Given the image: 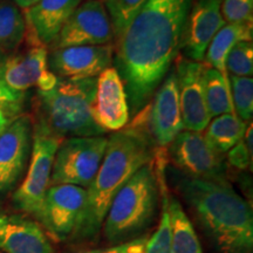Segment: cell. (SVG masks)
I'll return each mask as SVG.
<instances>
[{
    "instance_id": "obj_1",
    "label": "cell",
    "mask_w": 253,
    "mask_h": 253,
    "mask_svg": "<svg viewBox=\"0 0 253 253\" xmlns=\"http://www.w3.org/2000/svg\"><path fill=\"white\" fill-rule=\"evenodd\" d=\"M194 0H148L114 45L113 67L125 86L131 119L150 102L181 54Z\"/></svg>"
},
{
    "instance_id": "obj_2",
    "label": "cell",
    "mask_w": 253,
    "mask_h": 253,
    "mask_svg": "<svg viewBox=\"0 0 253 253\" xmlns=\"http://www.w3.org/2000/svg\"><path fill=\"white\" fill-rule=\"evenodd\" d=\"M155 147L148 130V107L132 118L130 125L108 137L102 163L86 189V202L79 217L73 240L96 238L113 199L131 176L154 160Z\"/></svg>"
},
{
    "instance_id": "obj_3",
    "label": "cell",
    "mask_w": 253,
    "mask_h": 253,
    "mask_svg": "<svg viewBox=\"0 0 253 253\" xmlns=\"http://www.w3.org/2000/svg\"><path fill=\"white\" fill-rule=\"evenodd\" d=\"M172 185L217 253H253L252 208L230 182L192 178L173 168Z\"/></svg>"
},
{
    "instance_id": "obj_4",
    "label": "cell",
    "mask_w": 253,
    "mask_h": 253,
    "mask_svg": "<svg viewBox=\"0 0 253 253\" xmlns=\"http://www.w3.org/2000/svg\"><path fill=\"white\" fill-rule=\"evenodd\" d=\"M96 78L59 79L52 89L37 91L33 123L60 138L89 137L107 134L95 122L93 106Z\"/></svg>"
},
{
    "instance_id": "obj_5",
    "label": "cell",
    "mask_w": 253,
    "mask_h": 253,
    "mask_svg": "<svg viewBox=\"0 0 253 253\" xmlns=\"http://www.w3.org/2000/svg\"><path fill=\"white\" fill-rule=\"evenodd\" d=\"M161 208L160 184L154 160L138 169L113 199L102 230L110 245L147 235Z\"/></svg>"
},
{
    "instance_id": "obj_6",
    "label": "cell",
    "mask_w": 253,
    "mask_h": 253,
    "mask_svg": "<svg viewBox=\"0 0 253 253\" xmlns=\"http://www.w3.org/2000/svg\"><path fill=\"white\" fill-rule=\"evenodd\" d=\"M108 137L63 138L55 153L50 185L69 184L87 189L102 163Z\"/></svg>"
},
{
    "instance_id": "obj_7",
    "label": "cell",
    "mask_w": 253,
    "mask_h": 253,
    "mask_svg": "<svg viewBox=\"0 0 253 253\" xmlns=\"http://www.w3.org/2000/svg\"><path fill=\"white\" fill-rule=\"evenodd\" d=\"M62 138L33 123L31 161L24 181L15 190L12 202L15 209L37 217L50 186L53 162Z\"/></svg>"
},
{
    "instance_id": "obj_8",
    "label": "cell",
    "mask_w": 253,
    "mask_h": 253,
    "mask_svg": "<svg viewBox=\"0 0 253 253\" xmlns=\"http://www.w3.org/2000/svg\"><path fill=\"white\" fill-rule=\"evenodd\" d=\"M167 157L183 175L214 182H230L224 155L211 147L203 132L183 130L167 148Z\"/></svg>"
},
{
    "instance_id": "obj_9",
    "label": "cell",
    "mask_w": 253,
    "mask_h": 253,
    "mask_svg": "<svg viewBox=\"0 0 253 253\" xmlns=\"http://www.w3.org/2000/svg\"><path fill=\"white\" fill-rule=\"evenodd\" d=\"M112 43L114 45L112 24L103 0H86L73 12L49 48Z\"/></svg>"
},
{
    "instance_id": "obj_10",
    "label": "cell",
    "mask_w": 253,
    "mask_h": 253,
    "mask_svg": "<svg viewBox=\"0 0 253 253\" xmlns=\"http://www.w3.org/2000/svg\"><path fill=\"white\" fill-rule=\"evenodd\" d=\"M86 202V189L77 185H50L37 218L58 242L72 238Z\"/></svg>"
},
{
    "instance_id": "obj_11",
    "label": "cell",
    "mask_w": 253,
    "mask_h": 253,
    "mask_svg": "<svg viewBox=\"0 0 253 253\" xmlns=\"http://www.w3.org/2000/svg\"><path fill=\"white\" fill-rule=\"evenodd\" d=\"M173 71L184 130L202 132L211 121L205 100V63L192 61L179 54L175 60Z\"/></svg>"
},
{
    "instance_id": "obj_12",
    "label": "cell",
    "mask_w": 253,
    "mask_h": 253,
    "mask_svg": "<svg viewBox=\"0 0 253 253\" xmlns=\"http://www.w3.org/2000/svg\"><path fill=\"white\" fill-rule=\"evenodd\" d=\"M114 45L75 46L48 50L47 68L65 80L97 78L113 66Z\"/></svg>"
},
{
    "instance_id": "obj_13",
    "label": "cell",
    "mask_w": 253,
    "mask_h": 253,
    "mask_svg": "<svg viewBox=\"0 0 253 253\" xmlns=\"http://www.w3.org/2000/svg\"><path fill=\"white\" fill-rule=\"evenodd\" d=\"M148 107V130L155 147L167 149L184 130L175 71L171 69L155 91Z\"/></svg>"
},
{
    "instance_id": "obj_14",
    "label": "cell",
    "mask_w": 253,
    "mask_h": 253,
    "mask_svg": "<svg viewBox=\"0 0 253 253\" xmlns=\"http://www.w3.org/2000/svg\"><path fill=\"white\" fill-rule=\"evenodd\" d=\"M33 143V120L25 113L0 135V196L8 194L23 176Z\"/></svg>"
},
{
    "instance_id": "obj_15",
    "label": "cell",
    "mask_w": 253,
    "mask_h": 253,
    "mask_svg": "<svg viewBox=\"0 0 253 253\" xmlns=\"http://www.w3.org/2000/svg\"><path fill=\"white\" fill-rule=\"evenodd\" d=\"M220 6L221 0H194L186 19L181 49L186 59L203 62L213 37L225 25Z\"/></svg>"
},
{
    "instance_id": "obj_16",
    "label": "cell",
    "mask_w": 253,
    "mask_h": 253,
    "mask_svg": "<svg viewBox=\"0 0 253 253\" xmlns=\"http://www.w3.org/2000/svg\"><path fill=\"white\" fill-rule=\"evenodd\" d=\"M93 116L106 132L121 130L130 121L125 86L113 66L96 78Z\"/></svg>"
},
{
    "instance_id": "obj_17",
    "label": "cell",
    "mask_w": 253,
    "mask_h": 253,
    "mask_svg": "<svg viewBox=\"0 0 253 253\" xmlns=\"http://www.w3.org/2000/svg\"><path fill=\"white\" fill-rule=\"evenodd\" d=\"M81 2L82 0H40L32 7L24 9L26 37L33 42L32 46L48 48Z\"/></svg>"
},
{
    "instance_id": "obj_18",
    "label": "cell",
    "mask_w": 253,
    "mask_h": 253,
    "mask_svg": "<svg viewBox=\"0 0 253 253\" xmlns=\"http://www.w3.org/2000/svg\"><path fill=\"white\" fill-rule=\"evenodd\" d=\"M0 251L4 253H55L37 221L0 211Z\"/></svg>"
},
{
    "instance_id": "obj_19",
    "label": "cell",
    "mask_w": 253,
    "mask_h": 253,
    "mask_svg": "<svg viewBox=\"0 0 253 253\" xmlns=\"http://www.w3.org/2000/svg\"><path fill=\"white\" fill-rule=\"evenodd\" d=\"M48 48L32 46L19 54L7 56L0 63V81L11 90L26 93L37 87L47 68Z\"/></svg>"
},
{
    "instance_id": "obj_20",
    "label": "cell",
    "mask_w": 253,
    "mask_h": 253,
    "mask_svg": "<svg viewBox=\"0 0 253 253\" xmlns=\"http://www.w3.org/2000/svg\"><path fill=\"white\" fill-rule=\"evenodd\" d=\"M167 150L156 149L155 151L154 163L156 169L158 184H160L161 194V208H160V221L153 236L147 240L144 253H172L171 245V230H170L169 217V189L167 184Z\"/></svg>"
},
{
    "instance_id": "obj_21",
    "label": "cell",
    "mask_w": 253,
    "mask_h": 253,
    "mask_svg": "<svg viewBox=\"0 0 253 253\" xmlns=\"http://www.w3.org/2000/svg\"><path fill=\"white\" fill-rule=\"evenodd\" d=\"M252 24H225L209 45L203 62L208 67L216 69L225 78H229L225 62L230 50L236 43L240 41H252Z\"/></svg>"
},
{
    "instance_id": "obj_22",
    "label": "cell",
    "mask_w": 253,
    "mask_h": 253,
    "mask_svg": "<svg viewBox=\"0 0 253 253\" xmlns=\"http://www.w3.org/2000/svg\"><path fill=\"white\" fill-rule=\"evenodd\" d=\"M172 253H203L194 224L176 196H169Z\"/></svg>"
},
{
    "instance_id": "obj_23",
    "label": "cell",
    "mask_w": 253,
    "mask_h": 253,
    "mask_svg": "<svg viewBox=\"0 0 253 253\" xmlns=\"http://www.w3.org/2000/svg\"><path fill=\"white\" fill-rule=\"evenodd\" d=\"M249 123L240 120L235 113H227L211 119L202 132L214 150L225 155L242 140Z\"/></svg>"
},
{
    "instance_id": "obj_24",
    "label": "cell",
    "mask_w": 253,
    "mask_h": 253,
    "mask_svg": "<svg viewBox=\"0 0 253 253\" xmlns=\"http://www.w3.org/2000/svg\"><path fill=\"white\" fill-rule=\"evenodd\" d=\"M26 37V21L17 5L0 0V50L17 49Z\"/></svg>"
},
{
    "instance_id": "obj_25",
    "label": "cell",
    "mask_w": 253,
    "mask_h": 253,
    "mask_svg": "<svg viewBox=\"0 0 253 253\" xmlns=\"http://www.w3.org/2000/svg\"><path fill=\"white\" fill-rule=\"evenodd\" d=\"M205 100L211 119L227 113H235L231 99L230 79L205 65Z\"/></svg>"
},
{
    "instance_id": "obj_26",
    "label": "cell",
    "mask_w": 253,
    "mask_h": 253,
    "mask_svg": "<svg viewBox=\"0 0 253 253\" xmlns=\"http://www.w3.org/2000/svg\"><path fill=\"white\" fill-rule=\"evenodd\" d=\"M148 0H103L112 24L114 45L121 39L129 24Z\"/></svg>"
},
{
    "instance_id": "obj_27",
    "label": "cell",
    "mask_w": 253,
    "mask_h": 253,
    "mask_svg": "<svg viewBox=\"0 0 253 253\" xmlns=\"http://www.w3.org/2000/svg\"><path fill=\"white\" fill-rule=\"evenodd\" d=\"M231 99L233 110L240 120L251 122L253 115V79L252 77L229 75Z\"/></svg>"
},
{
    "instance_id": "obj_28",
    "label": "cell",
    "mask_w": 253,
    "mask_h": 253,
    "mask_svg": "<svg viewBox=\"0 0 253 253\" xmlns=\"http://www.w3.org/2000/svg\"><path fill=\"white\" fill-rule=\"evenodd\" d=\"M26 93L11 90L0 81V135L25 114Z\"/></svg>"
},
{
    "instance_id": "obj_29",
    "label": "cell",
    "mask_w": 253,
    "mask_h": 253,
    "mask_svg": "<svg viewBox=\"0 0 253 253\" xmlns=\"http://www.w3.org/2000/svg\"><path fill=\"white\" fill-rule=\"evenodd\" d=\"M226 73L233 77H252L253 74V43L240 41L230 50L225 62Z\"/></svg>"
},
{
    "instance_id": "obj_30",
    "label": "cell",
    "mask_w": 253,
    "mask_h": 253,
    "mask_svg": "<svg viewBox=\"0 0 253 253\" xmlns=\"http://www.w3.org/2000/svg\"><path fill=\"white\" fill-rule=\"evenodd\" d=\"M220 12L225 24H252L253 0H221Z\"/></svg>"
},
{
    "instance_id": "obj_31",
    "label": "cell",
    "mask_w": 253,
    "mask_h": 253,
    "mask_svg": "<svg viewBox=\"0 0 253 253\" xmlns=\"http://www.w3.org/2000/svg\"><path fill=\"white\" fill-rule=\"evenodd\" d=\"M252 160L253 154H251L246 147V144L243 141V138L237 143L235 147H232L226 153V164L227 167H232L239 171H245V170L252 169Z\"/></svg>"
},
{
    "instance_id": "obj_32",
    "label": "cell",
    "mask_w": 253,
    "mask_h": 253,
    "mask_svg": "<svg viewBox=\"0 0 253 253\" xmlns=\"http://www.w3.org/2000/svg\"><path fill=\"white\" fill-rule=\"evenodd\" d=\"M148 238L149 236L143 235L129 242L121 243V244L110 245L107 248L90 249L79 253H144Z\"/></svg>"
},
{
    "instance_id": "obj_33",
    "label": "cell",
    "mask_w": 253,
    "mask_h": 253,
    "mask_svg": "<svg viewBox=\"0 0 253 253\" xmlns=\"http://www.w3.org/2000/svg\"><path fill=\"white\" fill-rule=\"evenodd\" d=\"M39 1L40 0H13V4L17 5L21 9H27L38 4Z\"/></svg>"
},
{
    "instance_id": "obj_34",
    "label": "cell",
    "mask_w": 253,
    "mask_h": 253,
    "mask_svg": "<svg viewBox=\"0 0 253 253\" xmlns=\"http://www.w3.org/2000/svg\"><path fill=\"white\" fill-rule=\"evenodd\" d=\"M6 58H7V54L2 52V50H0V63L4 61V60H5Z\"/></svg>"
},
{
    "instance_id": "obj_35",
    "label": "cell",
    "mask_w": 253,
    "mask_h": 253,
    "mask_svg": "<svg viewBox=\"0 0 253 253\" xmlns=\"http://www.w3.org/2000/svg\"><path fill=\"white\" fill-rule=\"evenodd\" d=\"M0 253H4V252H1V251H0Z\"/></svg>"
}]
</instances>
